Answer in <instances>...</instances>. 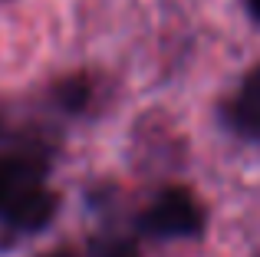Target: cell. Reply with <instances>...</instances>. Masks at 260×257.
<instances>
[{
	"label": "cell",
	"mask_w": 260,
	"mask_h": 257,
	"mask_svg": "<svg viewBox=\"0 0 260 257\" xmlns=\"http://www.w3.org/2000/svg\"><path fill=\"white\" fill-rule=\"evenodd\" d=\"M46 257H73V254H66V251H56V254H46Z\"/></svg>",
	"instance_id": "8"
},
{
	"label": "cell",
	"mask_w": 260,
	"mask_h": 257,
	"mask_svg": "<svg viewBox=\"0 0 260 257\" xmlns=\"http://www.w3.org/2000/svg\"><path fill=\"white\" fill-rule=\"evenodd\" d=\"M56 208H59L56 195L30 181V185H20L17 191L0 205V211H4L7 224H13L17 231H43L53 221Z\"/></svg>",
	"instance_id": "2"
},
{
	"label": "cell",
	"mask_w": 260,
	"mask_h": 257,
	"mask_svg": "<svg viewBox=\"0 0 260 257\" xmlns=\"http://www.w3.org/2000/svg\"><path fill=\"white\" fill-rule=\"evenodd\" d=\"M20 185H30L26 175L20 172V162H0V205H4Z\"/></svg>",
	"instance_id": "5"
},
{
	"label": "cell",
	"mask_w": 260,
	"mask_h": 257,
	"mask_svg": "<svg viewBox=\"0 0 260 257\" xmlns=\"http://www.w3.org/2000/svg\"><path fill=\"white\" fill-rule=\"evenodd\" d=\"M142 228L155 238H191L201 231V208L184 188H168L142 214Z\"/></svg>",
	"instance_id": "1"
},
{
	"label": "cell",
	"mask_w": 260,
	"mask_h": 257,
	"mask_svg": "<svg viewBox=\"0 0 260 257\" xmlns=\"http://www.w3.org/2000/svg\"><path fill=\"white\" fill-rule=\"evenodd\" d=\"M247 13L260 23V0H247Z\"/></svg>",
	"instance_id": "7"
},
{
	"label": "cell",
	"mask_w": 260,
	"mask_h": 257,
	"mask_svg": "<svg viewBox=\"0 0 260 257\" xmlns=\"http://www.w3.org/2000/svg\"><path fill=\"white\" fill-rule=\"evenodd\" d=\"M92 257H139V251L132 241H106Z\"/></svg>",
	"instance_id": "6"
},
{
	"label": "cell",
	"mask_w": 260,
	"mask_h": 257,
	"mask_svg": "<svg viewBox=\"0 0 260 257\" xmlns=\"http://www.w3.org/2000/svg\"><path fill=\"white\" fill-rule=\"evenodd\" d=\"M231 119L244 135H260V66L244 79L234 99V109H231Z\"/></svg>",
	"instance_id": "3"
},
{
	"label": "cell",
	"mask_w": 260,
	"mask_h": 257,
	"mask_svg": "<svg viewBox=\"0 0 260 257\" xmlns=\"http://www.w3.org/2000/svg\"><path fill=\"white\" fill-rule=\"evenodd\" d=\"M56 99H59V103H63L70 112L83 109V106L89 103V83H86V79H76V76L66 79V83L56 89Z\"/></svg>",
	"instance_id": "4"
}]
</instances>
